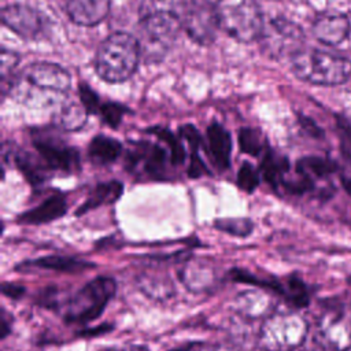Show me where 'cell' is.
Segmentation results:
<instances>
[{
    "mask_svg": "<svg viewBox=\"0 0 351 351\" xmlns=\"http://www.w3.org/2000/svg\"><path fill=\"white\" fill-rule=\"evenodd\" d=\"M182 29L181 15L167 1L152 0L143 8L137 27V41L141 58L147 62L162 60L174 45Z\"/></svg>",
    "mask_w": 351,
    "mask_h": 351,
    "instance_id": "1",
    "label": "cell"
},
{
    "mask_svg": "<svg viewBox=\"0 0 351 351\" xmlns=\"http://www.w3.org/2000/svg\"><path fill=\"white\" fill-rule=\"evenodd\" d=\"M141 58L136 37L125 32H114L99 45L95 56L97 75L111 84L129 80Z\"/></svg>",
    "mask_w": 351,
    "mask_h": 351,
    "instance_id": "2",
    "label": "cell"
},
{
    "mask_svg": "<svg viewBox=\"0 0 351 351\" xmlns=\"http://www.w3.org/2000/svg\"><path fill=\"white\" fill-rule=\"evenodd\" d=\"M291 70L304 82L335 86L350 78L351 60L319 49H299L291 56Z\"/></svg>",
    "mask_w": 351,
    "mask_h": 351,
    "instance_id": "3",
    "label": "cell"
},
{
    "mask_svg": "<svg viewBox=\"0 0 351 351\" xmlns=\"http://www.w3.org/2000/svg\"><path fill=\"white\" fill-rule=\"evenodd\" d=\"M214 5L219 29L233 40L251 43L262 37L263 14L255 0H218Z\"/></svg>",
    "mask_w": 351,
    "mask_h": 351,
    "instance_id": "4",
    "label": "cell"
},
{
    "mask_svg": "<svg viewBox=\"0 0 351 351\" xmlns=\"http://www.w3.org/2000/svg\"><path fill=\"white\" fill-rule=\"evenodd\" d=\"M71 86L70 73L52 62H34L27 64L21 75L12 81L10 92L23 101L32 92L44 93L52 101L53 96L66 95Z\"/></svg>",
    "mask_w": 351,
    "mask_h": 351,
    "instance_id": "5",
    "label": "cell"
},
{
    "mask_svg": "<svg viewBox=\"0 0 351 351\" xmlns=\"http://www.w3.org/2000/svg\"><path fill=\"white\" fill-rule=\"evenodd\" d=\"M308 333L307 321L293 311H273L269 314L258 336L263 351H293L299 348Z\"/></svg>",
    "mask_w": 351,
    "mask_h": 351,
    "instance_id": "6",
    "label": "cell"
},
{
    "mask_svg": "<svg viewBox=\"0 0 351 351\" xmlns=\"http://www.w3.org/2000/svg\"><path fill=\"white\" fill-rule=\"evenodd\" d=\"M117 291V282L108 276H100L85 284L74 296L66 300L63 319L67 324H88L99 318Z\"/></svg>",
    "mask_w": 351,
    "mask_h": 351,
    "instance_id": "7",
    "label": "cell"
},
{
    "mask_svg": "<svg viewBox=\"0 0 351 351\" xmlns=\"http://www.w3.org/2000/svg\"><path fill=\"white\" fill-rule=\"evenodd\" d=\"M182 27L200 45H208L217 36L218 19L215 5L206 0H189L182 5Z\"/></svg>",
    "mask_w": 351,
    "mask_h": 351,
    "instance_id": "8",
    "label": "cell"
},
{
    "mask_svg": "<svg viewBox=\"0 0 351 351\" xmlns=\"http://www.w3.org/2000/svg\"><path fill=\"white\" fill-rule=\"evenodd\" d=\"M314 340L325 351H348L351 348V319L341 310H326L317 321Z\"/></svg>",
    "mask_w": 351,
    "mask_h": 351,
    "instance_id": "9",
    "label": "cell"
},
{
    "mask_svg": "<svg viewBox=\"0 0 351 351\" xmlns=\"http://www.w3.org/2000/svg\"><path fill=\"white\" fill-rule=\"evenodd\" d=\"M0 18L4 26L25 40H40L49 29L45 15L25 4L4 5Z\"/></svg>",
    "mask_w": 351,
    "mask_h": 351,
    "instance_id": "10",
    "label": "cell"
},
{
    "mask_svg": "<svg viewBox=\"0 0 351 351\" xmlns=\"http://www.w3.org/2000/svg\"><path fill=\"white\" fill-rule=\"evenodd\" d=\"M303 37V32L298 25L285 18H276L265 26L259 40H262L263 48L271 56L278 58L284 55H295L300 49Z\"/></svg>",
    "mask_w": 351,
    "mask_h": 351,
    "instance_id": "11",
    "label": "cell"
},
{
    "mask_svg": "<svg viewBox=\"0 0 351 351\" xmlns=\"http://www.w3.org/2000/svg\"><path fill=\"white\" fill-rule=\"evenodd\" d=\"M36 149L41 162L49 171L73 173L80 169V155L73 147L66 145L51 136H40L34 138Z\"/></svg>",
    "mask_w": 351,
    "mask_h": 351,
    "instance_id": "12",
    "label": "cell"
},
{
    "mask_svg": "<svg viewBox=\"0 0 351 351\" xmlns=\"http://www.w3.org/2000/svg\"><path fill=\"white\" fill-rule=\"evenodd\" d=\"M311 32L324 45L336 47L348 37L351 32V22L344 14H322L314 19Z\"/></svg>",
    "mask_w": 351,
    "mask_h": 351,
    "instance_id": "13",
    "label": "cell"
},
{
    "mask_svg": "<svg viewBox=\"0 0 351 351\" xmlns=\"http://www.w3.org/2000/svg\"><path fill=\"white\" fill-rule=\"evenodd\" d=\"M110 0H66L64 11L69 18L81 26H95L110 12Z\"/></svg>",
    "mask_w": 351,
    "mask_h": 351,
    "instance_id": "14",
    "label": "cell"
},
{
    "mask_svg": "<svg viewBox=\"0 0 351 351\" xmlns=\"http://www.w3.org/2000/svg\"><path fill=\"white\" fill-rule=\"evenodd\" d=\"M18 269L27 270V269H40L48 271H58V273H81L85 270L95 269V263L86 262L73 256H63V255H48L41 256L34 261H29L22 263Z\"/></svg>",
    "mask_w": 351,
    "mask_h": 351,
    "instance_id": "15",
    "label": "cell"
},
{
    "mask_svg": "<svg viewBox=\"0 0 351 351\" xmlns=\"http://www.w3.org/2000/svg\"><path fill=\"white\" fill-rule=\"evenodd\" d=\"M66 211H67V204L64 197L60 195H53L45 199L38 206H36L34 208L21 214L18 217V221L27 225H40V223H47L63 217Z\"/></svg>",
    "mask_w": 351,
    "mask_h": 351,
    "instance_id": "16",
    "label": "cell"
},
{
    "mask_svg": "<svg viewBox=\"0 0 351 351\" xmlns=\"http://www.w3.org/2000/svg\"><path fill=\"white\" fill-rule=\"evenodd\" d=\"M208 138V152L213 158L214 165L225 170L229 167L230 151H232V140L229 132L219 123H213L207 129Z\"/></svg>",
    "mask_w": 351,
    "mask_h": 351,
    "instance_id": "17",
    "label": "cell"
},
{
    "mask_svg": "<svg viewBox=\"0 0 351 351\" xmlns=\"http://www.w3.org/2000/svg\"><path fill=\"white\" fill-rule=\"evenodd\" d=\"M122 151V145L118 140L107 137L104 134L95 136L89 143L88 156L90 162L99 166H106L114 163Z\"/></svg>",
    "mask_w": 351,
    "mask_h": 351,
    "instance_id": "18",
    "label": "cell"
},
{
    "mask_svg": "<svg viewBox=\"0 0 351 351\" xmlns=\"http://www.w3.org/2000/svg\"><path fill=\"white\" fill-rule=\"evenodd\" d=\"M180 280L193 292L207 291L214 281V271L211 267L203 263L185 262L180 270Z\"/></svg>",
    "mask_w": 351,
    "mask_h": 351,
    "instance_id": "19",
    "label": "cell"
},
{
    "mask_svg": "<svg viewBox=\"0 0 351 351\" xmlns=\"http://www.w3.org/2000/svg\"><path fill=\"white\" fill-rule=\"evenodd\" d=\"M88 118V111L84 104L78 101H64L55 115V123L64 130L73 132L81 129Z\"/></svg>",
    "mask_w": 351,
    "mask_h": 351,
    "instance_id": "20",
    "label": "cell"
},
{
    "mask_svg": "<svg viewBox=\"0 0 351 351\" xmlns=\"http://www.w3.org/2000/svg\"><path fill=\"white\" fill-rule=\"evenodd\" d=\"M122 184L118 181L104 182L97 185L89 195V197L85 200V203L80 207L77 211V215H82L84 213L93 210L103 204H111L114 203L121 195H122Z\"/></svg>",
    "mask_w": 351,
    "mask_h": 351,
    "instance_id": "21",
    "label": "cell"
},
{
    "mask_svg": "<svg viewBox=\"0 0 351 351\" xmlns=\"http://www.w3.org/2000/svg\"><path fill=\"white\" fill-rule=\"evenodd\" d=\"M137 285L143 293L156 300L167 299L174 293L173 282L167 276L144 273L137 278Z\"/></svg>",
    "mask_w": 351,
    "mask_h": 351,
    "instance_id": "22",
    "label": "cell"
},
{
    "mask_svg": "<svg viewBox=\"0 0 351 351\" xmlns=\"http://www.w3.org/2000/svg\"><path fill=\"white\" fill-rule=\"evenodd\" d=\"M233 308L243 315H265L266 318L269 315V313H266V310L269 308V300L258 291H247L237 295L233 302Z\"/></svg>",
    "mask_w": 351,
    "mask_h": 351,
    "instance_id": "23",
    "label": "cell"
},
{
    "mask_svg": "<svg viewBox=\"0 0 351 351\" xmlns=\"http://www.w3.org/2000/svg\"><path fill=\"white\" fill-rule=\"evenodd\" d=\"M281 295L295 307H306L310 300L307 288L298 276H291L282 282Z\"/></svg>",
    "mask_w": 351,
    "mask_h": 351,
    "instance_id": "24",
    "label": "cell"
},
{
    "mask_svg": "<svg viewBox=\"0 0 351 351\" xmlns=\"http://www.w3.org/2000/svg\"><path fill=\"white\" fill-rule=\"evenodd\" d=\"M333 171V165L321 158H304L298 163V173L311 184L313 177H322Z\"/></svg>",
    "mask_w": 351,
    "mask_h": 351,
    "instance_id": "25",
    "label": "cell"
},
{
    "mask_svg": "<svg viewBox=\"0 0 351 351\" xmlns=\"http://www.w3.org/2000/svg\"><path fill=\"white\" fill-rule=\"evenodd\" d=\"M214 226L221 232L237 237H245L254 229V223L248 218H222L217 219L214 222Z\"/></svg>",
    "mask_w": 351,
    "mask_h": 351,
    "instance_id": "26",
    "label": "cell"
},
{
    "mask_svg": "<svg viewBox=\"0 0 351 351\" xmlns=\"http://www.w3.org/2000/svg\"><path fill=\"white\" fill-rule=\"evenodd\" d=\"M262 171L265 178L270 184L277 185L280 182H284V173L287 171V165L282 159H277L271 152H267L262 163Z\"/></svg>",
    "mask_w": 351,
    "mask_h": 351,
    "instance_id": "27",
    "label": "cell"
},
{
    "mask_svg": "<svg viewBox=\"0 0 351 351\" xmlns=\"http://www.w3.org/2000/svg\"><path fill=\"white\" fill-rule=\"evenodd\" d=\"M240 149L248 155H259L263 149V140L258 130L255 129H241L239 133Z\"/></svg>",
    "mask_w": 351,
    "mask_h": 351,
    "instance_id": "28",
    "label": "cell"
},
{
    "mask_svg": "<svg viewBox=\"0 0 351 351\" xmlns=\"http://www.w3.org/2000/svg\"><path fill=\"white\" fill-rule=\"evenodd\" d=\"M151 132L156 133L160 140H163L169 148L170 162L173 165H181L185 158V151L181 145V143L167 130V129H152Z\"/></svg>",
    "mask_w": 351,
    "mask_h": 351,
    "instance_id": "29",
    "label": "cell"
},
{
    "mask_svg": "<svg viewBox=\"0 0 351 351\" xmlns=\"http://www.w3.org/2000/svg\"><path fill=\"white\" fill-rule=\"evenodd\" d=\"M259 184V174L258 171L254 169V166L248 162L243 163V166L239 170L237 174V185L245 191V192H252L255 191V188Z\"/></svg>",
    "mask_w": 351,
    "mask_h": 351,
    "instance_id": "30",
    "label": "cell"
},
{
    "mask_svg": "<svg viewBox=\"0 0 351 351\" xmlns=\"http://www.w3.org/2000/svg\"><path fill=\"white\" fill-rule=\"evenodd\" d=\"M125 111L126 108L119 103H104L100 107V114L103 121L112 128H117L119 125Z\"/></svg>",
    "mask_w": 351,
    "mask_h": 351,
    "instance_id": "31",
    "label": "cell"
},
{
    "mask_svg": "<svg viewBox=\"0 0 351 351\" xmlns=\"http://www.w3.org/2000/svg\"><path fill=\"white\" fill-rule=\"evenodd\" d=\"M80 101L84 104L88 114H92V112L95 114L100 111V107H101L100 99L88 85H84V84L80 85Z\"/></svg>",
    "mask_w": 351,
    "mask_h": 351,
    "instance_id": "32",
    "label": "cell"
},
{
    "mask_svg": "<svg viewBox=\"0 0 351 351\" xmlns=\"http://www.w3.org/2000/svg\"><path fill=\"white\" fill-rule=\"evenodd\" d=\"M19 62V56L14 51H8L7 48L1 49V81L5 80L11 71H14L15 66Z\"/></svg>",
    "mask_w": 351,
    "mask_h": 351,
    "instance_id": "33",
    "label": "cell"
},
{
    "mask_svg": "<svg viewBox=\"0 0 351 351\" xmlns=\"http://www.w3.org/2000/svg\"><path fill=\"white\" fill-rule=\"evenodd\" d=\"M1 292L11 299H18L25 293V287L19 284H12V282H3L1 285Z\"/></svg>",
    "mask_w": 351,
    "mask_h": 351,
    "instance_id": "34",
    "label": "cell"
},
{
    "mask_svg": "<svg viewBox=\"0 0 351 351\" xmlns=\"http://www.w3.org/2000/svg\"><path fill=\"white\" fill-rule=\"evenodd\" d=\"M12 317H10V314L7 313L5 308H1V319H0V329H1V339H5L10 332H11V319Z\"/></svg>",
    "mask_w": 351,
    "mask_h": 351,
    "instance_id": "35",
    "label": "cell"
},
{
    "mask_svg": "<svg viewBox=\"0 0 351 351\" xmlns=\"http://www.w3.org/2000/svg\"><path fill=\"white\" fill-rule=\"evenodd\" d=\"M101 351H149V348L145 346H141V344H126V346L103 348Z\"/></svg>",
    "mask_w": 351,
    "mask_h": 351,
    "instance_id": "36",
    "label": "cell"
},
{
    "mask_svg": "<svg viewBox=\"0 0 351 351\" xmlns=\"http://www.w3.org/2000/svg\"><path fill=\"white\" fill-rule=\"evenodd\" d=\"M108 330H111V325L104 324V325H101V326L93 328V330L85 329V330H82L80 335H81V336H92V335H100V333H104V332H108Z\"/></svg>",
    "mask_w": 351,
    "mask_h": 351,
    "instance_id": "37",
    "label": "cell"
},
{
    "mask_svg": "<svg viewBox=\"0 0 351 351\" xmlns=\"http://www.w3.org/2000/svg\"><path fill=\"white\" fill-rule=\"evenodd\" d=\"M197 346H200V344L196 343V341H189V343H185V344L178 346V347H176V348H171L170 351H192V348H193V347H197Z\"/></svg>",
    "mask_w": 351,
    "mask_h": 351,
    "instance_id": "38",
    "label": "cell"
},
{
    "mask_svg": "<svg viewBox=\"0 0 351 351\" xmlns=\"http://www.w3.org/2000/svg\"><path fill=\"white\" fill-rule=\"evenodd\" d=\"M211 351H243V350L236 348L233 346H215L214 348H211Z\"/></svg>",
    "mask_w": 351,
    "mask_h": 351,
    "instance_id": "39",
    "label": "cell"
},
{
    "mask_svg": "<svg viewBox=\"0 0 351 351\" xmlns=\"http://www.w3.org/2000/svg\"><path fill=\"white\" fill-rule=\"evenodd\" d=\"M344 140L347 141V145L351 147V130H347V132L344 133ZM350 149H351V148H350Z\"/></svg>",
    "mask_w": 351,
    "mask_h": 351,
    "instance_id": "40",
    "label": "cell"
},
{
    "mask_svg": "<svg viewBox=\"0 0 351 351\" xmlns=\"http://www.w3.org/2000/svg\"><path fill=\"white\" fill-rule=\"evenodd\" d=\"M343 185H344V188L351 193V180H344V181H343Z\"/></svg>",
    "mask_w": 351,
    "mask_h": 351,
    "instance_id": "41",
    "label": "cell"
}]
</instances>
